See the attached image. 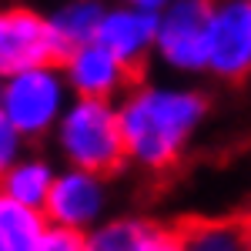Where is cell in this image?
Segmentation results:
<instances>
[{
  "mask_svg": "<svg viewBox=\"0 0 251 251\" xmlns=\"http://www.w3.org/2000/svg\"><path fill=\"white\" fill-rule=\"evenodd\" d=\"M127 161L148 171H168L188 154L208 117V97L188 84L137 80L117 100Z\"/></svg>",
  "mask_w": 251,
  "mask_h": 251,
  "instance_id": "6da1fadb",
  "label": "cell"
},
{
  "mask_svg": "<svg viewBox=\"0 0 251 251\" xmlns=\"http://www.w3.org/2000/svg\"><path fill=\"white\" fill-rule=\"evenodd\" d=\"M50 141L64 168H80V171L107 177L127 164V144H124L117 100L74 97Z\"/></svg>",
  "mask_w": 251,
  "mask_h": 251,
  "instance_id": "7a4b0ae2",
  "label": "cell"
},
{
  "mask_svg": "<svg viewBox=\"0 0 251 251\" xmlns=\"http://www.w3.org/2000/svg\"><path fill=\"white\" fill-rule=\"evenodd\" d=\"M71 100H74V94L64 80L60 64L34 67V71L0 80V111L10 117V124L20 131L24 141L54 137Z\"/></svg>",
  "mask_w": 251,
  "mask_h": 251,
  "instance_id": "3957f363",
  "label": "cell"
},
{
  "mask_svg": "<svg viewBox=\"0 0 251 251\" xmlns=\"http://www.w3.org/2000/svg\"><path fill=\"white\" fill-rule=\"evenodd\" d=\"M214 0H174L157 14L154 60L177 77L208 74V40H211Z\"/></svg>",
  "mask_w": 251,
  "mask_h": 251,
  "instance_id": "277c9868",
  "label": "cell"
},
{
  "mask_svg": "<svg viewBox=\"0 0 251 251\" xmlns=\"http://www.w3.org/2000/svg\"><path fill=\"white\" fill-rule=\"evenodd\" d=\"M60 60L64 47L47 14L27 3L0 7V80L34 67H54Z\"/></svg>",
  "mask_w": 251,
  "mask_h": 251,
  "instance_id": "5b68a950",
  "label": "cell"
},
{
  "mask_svg": "<svg viewBox=\"0 0 251 251\" xmlns=\"http://www.w3.org/2000/svg\"><path fill=\"white\" fill-rule=\"evenodd\" d=\"M107 177L80 168H60L54 191L44 204V218L50 228H67L77 234H91L107 221Z\"/></svg>",
  "mask_w": 251,
  "mask_h": 251,
  "instance_id": "8992f818",
  "label": "cell"
},
{
  "mask_svg": "<svg viewBox=\"0 0 251 251\" xmlns=\"http://www.w3.org/2000/svg\"><path fill=\"white\" fill-rule=\"evenodd\" d=\"M208 74L225 84L251 77V0H214Z\"/></svg>",
  "mask_w": 251,
  "mask_h": 251,
  "instance_id": "52a82bcc",
  "label": "cell"
},
{
  "mask_svg": "<svg viewBox=\"0 0 251 251\" xmlns=\"http://www.w3.org/2000/svg\"><path fill=\"white\" fill-rule=\"evenodd\" d=\"M60 71L71 94L87 97V100H121L134 84V74L97 40L67 50L60 60Z\"/></svg>",
  "mask_w": 251,
  "mask_h": 251,
  "instance_id": "ba28073f",
  "label": "cell"
},
{
  "mask_svg": "<svg viewBox=\"0 0 251 251\" xmlns=\"http://www.w3.org/2000/svg\"><path fill=\"white\" fill-rule=\"evenodd\" d=\"M97 44L107 47L131 74L144 71V64L154 57L157 44V14H144L127 3H107Z\"/></svg>",
  "mask_w": 251,
  "mask_h": 251,
  "instance_id": "9c48e42d",
  "label": "cell"
},
{
  "mask_svg": "<svg viewBox=\"0 0 251 251\" xmlns=\"http://www.w3.org/2000/svg\"><path fill=\"white\" fill-rule=\"evenodd\" d=\"M171 238L148 218H107L87 234V251H157Z\"/></svg>",
  "mask_w": 251,
  "mask_h": 251,
  "instance_id": "30bf717a",
  "label": "cell"
},
{
  "mask_svg": "<svg viewBox=\"0 0 251 251\" xmlns=\"http://www.w3.org/2000/svg\"><path fill=\"white\" fill-rule=\"evenodd\" d=\"M181 251H251L248 221L241 218H194L177 231Z\"/></svg>",
  "mask_w": 251,
  "mask_h": 251,
  "instance_id": "8fae6325",
  "label": "cell"
},
{
  "mask_svg": "<svg viewBox=\"0 0 251 251\" xmlns=\"http://www.w3.org/2000/svg\"><path fill=\"white\" fill-rule=\"evenodd\" d=\"M54 181H57V168L47 157L24 154L10 171L0 177V191L7 198H14V201H20V204H27V208L44 211L47 198L54 191Z\"/></svg>",
  "mask_w": 251,
  "mask_h": 251,
  "instance_id": "7c38bea8",
  "label": "cell"
},
{
  "mask_svg": "<svg viewBox=\"0 0 251 251\" xmlns=\"http://www.w3.org/2000/svg\"><path fill=\"white\" fill-rule=\"evenodd\" d=\"M50 231L44 211L27 208L0 191V251H40Z\"/></svg>",
  "mask_w": 251,
  "mask_h": 251,
  "instance_id": "4fadbf2b",
  "label": "cell"
},
{
  "mask_svg": "<svg viewBox=\"0 0 251 251\" xmlns=\"http://www.w3.org/2000/svg\"><path fill=\"white\" fill-rule=\"evenodd\" d=\"M104 10H107L104 0H64L47 14L64 54L74 50V47H84V44H94L100 20H104Z\"/></svg>",
  "mask_w": 251,
  "mask_h": 251,
  "instance_id": "5bb4252c",
  "label": "cell"
},
{
  "mask_svg": "<svg viewBox=\"0 0 251 251\" xmlns=\"http://www.w3.org/2000/svg\"><path fill=\"white\" fill-rule=\"evenodd\" d=\"M24 148H27V141H24L20 131L10 124V117L0 111V177L24 157Z\"/></svg>",
  "mask_w": 251,
  "mask_h": 251,
  "instance_id": "9a60e30c",
  "label": "cell"
},
{
  "mask_svg": "<svg viewBox=\"0 0 251 251\" xmlns=\"http://www.w3.org/2000/svg\"><path fill=\"white\" fill-rule=\"evenodd\" d=\"M40 251H87V234L67 231V228H50Z\"/></svg>",
  "mask_w": 251,
  "mask_h": 251,
  "instance_id": "2e32d148",
  "label": "cell"
},
{
  "mask_svg": "<svg viewBox=\"0 0 251 251\" xmlns=\"http://www.w3.org/2000/svg\"><path fill=\"white\" fill-rule=\"evenodd\" d=\"M117 3H127V7H137L144 14H164L174 0H117Z\"/></svg>",
  "mask_w": 251,
  "mask_h": 251,
  "instance_id": "e0dca14e",
  "label": "cell"
},
{
  "mask_svg": "<svg viewBox=\"0 0 251 251\" xmlns=\"http://www.w3.org/2000/svg\"><path fill=\"white\" fill-rule=\"evenodd\" d=\"M157 251H181V245H177V234H171V238H168V241H164Z\"/></svg>",
  "mask_w": 251,
  "mask_h": 251,
  "instance_id": "ac0fdd59",
  "label": "cell"
},
{
  "mask_svg": "<svg viewBox=\"0 0 251 251\" xmlns=\"http://www.w3.org/2000/svg\"><path fill=\"white\" fill-rule=\"evenodd\" d=\"M245 221H248V231H251V218H245Z\"/></svg>",
  "mask_w": 251,
  "mask_h": 251,
  "instance_id": "d6986e66",
  "label": "cell"
}]
</instances>
